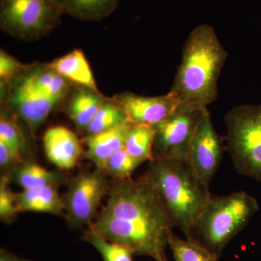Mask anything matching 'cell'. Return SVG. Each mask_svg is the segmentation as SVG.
Wrapping results in <instances>:
<instances>
[{
  "mask_svg": "<svg viewBox=\"0 0 261 261\" xmlns=\"http://www.w3.org/2000/svg\"><path fill=\"white\" fill-rule=\"evenodd\" d=\"M174 227L172 215L145 175L137 179H116L107 204L89 225L108 241L156 261H167L166 250Z\"/></svg>",
  "mask_w": 261,
  "mask_h": 261,
  "instance_id": "obj_1",
  "label": "cell"
},
{
  "mask_svg": "<svg viewBox=\"0 0 261 261\" xmlns=\"http://www.w3.org/2000/svg\"><path fill=\"white\" fill-rule=\"evenodd\" d=\"M227 57L211 25L200 24L192 31L170 90L180 106L205 109L216 101L218 82Z\"/></svg>",
  "mask_w": 261,
  "mask_h": 261,
  "instance_id": "obj_2",
  "label": "cell"
},
{
  "mask_svg": "<svg viewBox=\"0 0 261 261\" xmlns=\"http://www.w3.org/2000/svg\"><path fill=\"white\" fill-rule=\"evenodd\" d=\"M145 176L159 192L185 236L210 200L209 186L201 181L186 159L153 160Z\"/></svg>",
  "mask_w": 261,
  "mask_h": 261,
  "instance_id": "obj_3",
  "label": "cell"
},
{
  "mask_svg": "<svg viewBox=\"0 0 261 261\" xmlns=\"http://www.w3.org/2000/svg\"><path fill=\"white\" fill-rule=\"evenodd\" d=\"M258 208L256 199L244 191L211 195L186 238L219 259L227 244L246 226Z\"/></svg>",
  "mask_w": 261,
  "mask_h": 261,
  "instance_id": "obj_4",
  "label": "cell"
},
{
  "mask_svg": "<svg viewBox=\"0 0 261 261\" xmlns=\"http://www.w3.org/2000/svg\"><path fill=\"white\" fill-rule=\"evenodd\" d=\"M226 151L240 174L261 182V105H243L226 114Z\"/></svg>",
  "mask_w": 261,
  "mask_h": 261,
  "instance_id": "obj_5",
  "label": "cell"
},
{
  "mask_svg": "<svg viewBox=\"0 0 261 261\" xmlns=\"http://www.w3.org/2000/svg\"><path fill=\"white\" fill-rule=\"evenodd\" d=\"M55 0H0V25L5 32L32 40L44 37L61 21Z\"/></svg>",
  "mask_w": 261,
  "mask_h": 261,
  "instance_id": "obj_6",
  "label": "cell"
},
{
  "mask_svg": "<svg viewBox=\"0 0 261 261\" xmlns=\"http://www.w3.org/2000/svg\"><path fill=\"white\" fill-rule=\"evenodd\" d=\"M107 176L105 170L96 168L82 171L70 181L68 191L62 196L70 227L81 228L92 224L108 191Z\"/></svg>",
  "mask_w": 261,
  "mask_h": 261,
  "instance_id": "obj_7",
  "label": "cell"
},
{
  "mask_svg": "<svg viewBox=\"0 0 261 261\" xmlns=\"http://www.w3.org/2000/svg\"><path fill=\"white\" fill-rule=\"evenodd\" d=\"M205 109L179 106L171 116L154 126L153 160H187L192 137Z\"/></svg>",
  "mask_w": 261,
  "mask_h": 261,
  "instance_id": "obj_8",
  "label": "cell"
},
{
  "mask_svg": "<svg viewBox=\"0 0 261 261\" xmlns=\"http://www.w3.org/2000/svg\"><path fill=\"white\" fill-rule=\"evenodd\" d=\"M225 150L223 139L215 129L210 113L205 109L192 137L187 161L197 177L207 186L219 169Z\"/></svg>",
  "mask_w": 261,
  "mask_h": 261,
  "instance_id": "obj_9",
  "label": "cell"
},
{
  "mask_svg": "<svg viewBox=\"0 0 261 261\" xmlns=\"http://www.w3.org/2000/svg\"><path fill=\"white\" fill-rule=\"evenodd\" d=\"M27 70L11 82L10 104L31 132L35 133L58 103L44 95L35 87Z\"/></svg>",
  "mask_w": 261,
  "mask_h": 261,
  "instance_id": "obj_10",
  "label": "cell"
},
{
  "mask_svg": "<svg viewBox=\"0 0 261 261\" xmlns=\"http://www.w3.org/2000/svg\"><path fill=\"white\" fill-rule=\"evenodd\" d=\"M126 113L128 121L137 124L154 126L173 114L179 102L172 92L156 97H145L130 92L113 97Z\"/></svg>",
  "mask_w": 261,
  "mask_h": 261,
  "instance_id": "obj_11",
  "label": "cell"
},
{
  "mask_svg": "<svg viewBox=\"0 0 261 261\" xmlns=\"http://www.w3.org/2000/svg\"><path fill=\"white\" fill-rule=\"evenodd\" d=\"M43 145L47 159L62 170L74 168L83 154L77 136L64 126H53L46 130Z\"/></svg>",
  "mask_w": 261,
  "mask_h": 261,
  "instance_id": "obj_12",
  "label": "cell"
},
{
  "mask_svg": "<svg viewBox=\"0 0 261 261\" xmlns=\"http://www.w3.org/2000/svg\"><path fill=\"white\" fill-rule=\"evenodd\" d=\"M130 125L132 122L128 121L116 128L87 136L85 140L87 149L82 156L92 161L96 168L105 170L109 159L124 147Z\"/></svg>",
  "mask_w": 261,
  "mask_h": 261,
  "instance_id": "obj_13",
  "label": "cell"
},
{
  "mask_svg": "<svg viewBox=\"0 0 261 261\" xmlns=\"http://www.w3.org/2000/svg\"><path fill=\"white\" fill-rule=\"evenodd\" d=\"M15 203L19 213L39 212L60 216L65 206L58 192V186L23 190L16 193Z\"/></svg>",
  "mask_w": 261,
  "mask_h": 261,
  "instance_id": "obj_14",
  "label": "cell"
},
{
  "mask_svg": "<svg viewBox=\"0 0 261 261\" xmlns=\"http://www.w3.org/2000/svg\"><path fill=\"white\" fill-rule=\"evenodd\" d=\"M47 65L70 82L99 92L90 65L80 49L71 51Z\"/></svg>",
  "mask_w": 261,
  "mask_h": 261,
  "instance_id": "obj_15",
  "label": "cell"
},
{
  "mask_svg": "<svg viewBox=\"0 0 261 261\" xmlns=\"http://www.w3.org/2000/svg\"><path fill=\"white\" fill-rule=\"evenodd\" d=\"M106 99L99 92L81 87L72 96L67 113L77 128L87 132Z\"/></svg>",
  "mask_w": 261,
  "mask_h": 261,
  "instance_id": "obj_16",
  "label": "cell"
},
{
  "mask_svg": "<svg viewBox=\"0 0 261 261\" xmlns=\"http://www.w3.org/2000/svg\"><path fill=\"white\" fill-rule=\"evenodd\" d=\"M120 0H55L63 14L86 21H97L114 11Z\"/></svg>",
  "mask_w": 261,
  "mask_h": 261,
  "instance_id": "obj_17",
  "label": "cell"
},
{
  "mask_svg": "<svg viewBox=\"0 0 261 261\" xmlns=\"http://www.w3.org/2000/svg\"><path fill=\"white\" fill-rule=\"evenodd\" d=\"M27 72L35 87L49 99L58 104L66 97L69 81L49 65H30Z\"/></svg>",
  "mask_w": 261,
  "mask_h": 261,
  "instance_id": "obj_18",
  "label": "cell"
},
{
  "mask_svg": "<svg viewBox=\"0 0 261 261\" xmlns=\"http://www.w3.org/2000/svg\"><path fill=\"white\" fill-rule=\"evenodd\" d=\"M13 179L23 190L59 186L63 178L59 173L49 171L33 162L22 163L13 170Z\"/></svg>",
  "mask_w": 261,
  "mask_h": 261,
  "instance_id": "obj_19",
  "label": "cell"
},
{
  "mask_svg": "<svg viewBox=\"0 0 261 261\" xmlns=\"http://www.w3.org/2000/svg\"><path fill=\"white\" fill-rule=\"evenodd\" d=\"M154 126L145 124H137L132 122L127 133L124 148L127 152L142 161H153L152 147L154 139Z\"/></svg>",
  "mask_w": 261,
  "mask_h": 261,
  "instance_id": "obj_20",
  "label": "cell"
},
{
  "mask_svg": "<svg viewBox=\"0 0 261 261\" xmlns=\"http://www.w3.org/2000/svg\"><path fill=\"white\" fill-rule=\"evenodd\" d=\"M128 121V117L120 105L113 98L106 99L86 132L87 136L96 135Z\"/></svg>",
  "mask_w": 261,
  "mask_h": 261,
  "instance_id": "obj_21",
  "label": "cell"
},
{
  "mask_svg": "<svg viewBox=\"0 0 261 261\" xmlns=\"http://www.w3.org/2000/svg\"><path fill=\"white\" fill-rule=\"evenodd\" d=\"M82 240L92 245L99 252L104 261H134V253L129 249L108 241L90 228L84 233Z\"/></svg>",
  "mask_w": 261,
  "mask_h": 261,
  "instance_id": "obj_22",
  "label": "cell"
},
{
  "mask_svg": "<svg viewBox=\"0 0 261 261\" xmlns=\"http://www.w3.org/2000/svg\"><path fill=\"white\" fill-rule=\"evenodd\" d=\"M168 247L176 261H218L213 254L190 240H183L171 232Z\"/></svg>",
  "mask_w": 261,
  "mask_h": 261,
  "instance_id": "obj_23",
  "label": "cell"
},
{
  "mask_svg": "<svg viewBox=\"0 0 261 261\" xmlns=\"http://www.w3.org/2000/svg\"><path fill=\"white\" fill-rule=\"evenodd\" d=\"M145 161L136 159L125 149L118 150L109 159L105 171L116 179L130 177L134 171Z\"/></svg>",
  "mask_w": 261,
  "mask_h": 261,
  "instance_id": "obj_24",
  "label": "cell"
},
{
  "mask_svg": "<svg viewBox=\"0 0 261 261\" xmlns=\"http://www.w3.org/2000/svg\"><path fill=\"white\" fill-rule=\"evenodd\" d=\"M0 142H3L13 152L17 159L23 163L21 158L23 138L17 123L9 117L2 113L0 118Z\"/></svg>",
  "mask_w": 261,
  "mask_h": 261,
  "instance_id": "obj_25",
  "label": "cell"
},
{
  "mask_svg": "<svg viewBox=\"0 0 261 261\" xmlns=\"http://www.w3.org/2000/svg\"><path fill=\"white\" fill-rule=\"evenodd\" d=\"M10 176L3 175L0 180V219L10 224L19 214L15 203V196L10 186Z\"/></svg>",
  "mask_w": 261,
  "mask_h": 261,
  "instance_id": "obj_26",
  "label": "cell"
},
{
  "mask_svg": "<svg viewBox=\"0 0 261 261\" xmlns=\"http://www.w3.org/2000/svg\"><path fill=\"white\" fill-rule=\"evenodd\" d=\"M30 66L20 63L14 57L2 49L0 53V78L3 84H8L21 75Z\"/></svg>",
  "mask_w": 261,
  "mask_h": 261,
  "instance_id": "obj_27",
  "label": "cell"
},
{
  "mask_svg": "<svg viewBox=\"0 0 261 261\" xmlns=\"http://www.w3.org/2000/svg\"><path fill=\"white\" fill-rule=\"evenodd\" d=\"M21 163L15 158L11 150L3 142H0V166L2 170H9L11 168L14 170Z\"/></svg>",
  "mask_w": 261,
  "mask_h": 261,
  "instance_id": "obj_28",
  "label": "cell"
},
{
  "mask_svg": "<svg viewBox=\"0 0 261 261\" xmlns=\"http://www.w3.org/2000/svg\"><path fill=\"white\" fill-rule=\"evenodd\" d=\"M0 261H29L22 257L17 256L5 249L0 250Z\"/></svg>",
  "mask_w": 261,
  "mask_h": 261,
  "instance_id": "obj_29",
  "label": "cell"
},
{
  "mask_svg": "<svg viewBox=\"0 0 261 261\" xmlns=\"http://www.w3.org/2000/svg\"></svg>",
  "mask_w": 261,
  "mask_h": 261,
  "instance_id": "obj_30",
  "label": "cell"
}]
</instances>
